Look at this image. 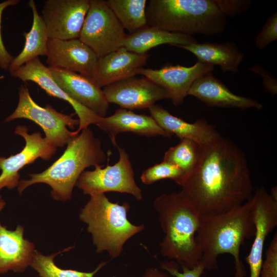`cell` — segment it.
<instances>
[{
  "mask_svg": "<svg viewBox=\"0 0 277 277\" xmlns=\"http://www.w3.org/2000/svg\"><path fill=\"white\" fill-rule=\"evenodd\" d=\"M181 186L200 216L238 207L251 198L253 191L245 153L219 133L202 146L196 166Z\"/></svg>",
  "mask_w": 277,
  "mask_h": 277,
  "instance_id": "obj_1",
  "label": "cell"
},
{
  "mask_svg": "<svg viewBox=\"0 0 277 277\" xmlns=\"http://www.w3.org/2000/svg\"><path fill=\"white\" fill-rule=\"evenodd\" d=\"M251 198L226 212L200 216L195 235L206 269H218L220 254H231L234 260V277H245V265L240 259V247L254 236L255 225Z\"/></svg>",
  "mask_w": 277,
  "mask_h": 277,
  "instance_id": "obj_2",
  "label": "cell"
},
{
  "mask_svg": "<svg viewBox=\"0 0 277 277\" xmlns=\"http://www.w3.org/2000/svg\"><path fill=\"white\" fill-rule=\"evenodd\" d=\"M153 205L165 233L160 244L161 254L182 267H195L202 257L195 240L200 215L181 191L162 194Z\"/></svg>",
  "mask_w": 277,
  "mask_h": 277,
  "instance_id": "obj_3",
  "label": "cell"
},
{
  "mask_svg": "<svg viewBox=\"0 0 277 277\" xmlns=\"http://www.w3.org/2000/svg\"><path fill=\"white\" fill-rule=\"evenodd\" d=\"M67 144L63 154L49 167L39 173L29 174V180L19 181L17 190L21 194L29 186L37 183L48 185L52 197L65 202L71 199L76 183L84 170L102 165L109 159L100 140L88 128L83 129Z\"/></svg>",
  "mask_w": 277,
  "mask_h": 277,
  "instance_id": "obj_4",
  "label": "cell"
},
{
  "mask_svg": "<svg viewBox=\"0 0 277 277\" xmlns=\"http://www.w3.org/2000/svg\"><path fill=\"white\" fill-rule=\"evenodd\" d=\"M146 16L148 26L189 35H215L227 23L215 0H149Z\"/></svg>",
  "mask_w": 277,
  "mask_h": 277,
  "instance_id": "obj_5",
  "label": "cell"
},
{
  "mask_svg": "<svg viewBox=\"0 0 277 277\" xmlns=\"http://www.w3.org/2000/svg\"><path fill=\"white\" fill-rule=\"evenodd\" d=\"M81 209L80 220L87 225L97 253L105 251L118 257L125 243L144 229V225L132 224L127 219L130 208L128 202L112 203L105 194H92Z\"/></svg>",
  "mask_w": 277,
  "mask_h": 277,
  "instance_id": "obj_6",
  "label": "cell"
},
{
  "mask_svg": "<svg viewBox=\"0 0 277 277\" xmlns=\"http://www.w3.org/2000/svg\"><path fill=\"white\" fill-rule=\"evenodd\" d=\"M74 114L67 115L59 112L52 106H40L31 97L28 88L21 85L18 90V102L15 110L8 116L5 122L17 118H26L37 124L44 131L47 142L57 147H63L78 134L70 131L79 125L78 119L73 117Z\"/></svg>",
  "mask_w": 277,
  "mask_h": 277,
  "instance_id": "obj_7",
  "label": "cell"
},
{
  "mask_svg": "<svg viewBox=\"0 0 277 277\" xmlns=\"http://www.w3.org/2000/svg\"><path fill=\"white\" fill-rule=\"evenodd\" d=\"M124 30L106 1L90 0L78 39L99 58L122 47Z\"/></svg>",
  "mask_w": 277,
  "mask_h": 277,
  "instance_id": "obj_8",
  "label": "cell"
},
{
  "mask_svg": "<svg viewBox=\"0 0 277 277\" xmlns=\"http://www.w3.org/2000/svg\"><path fill=\"white\" fill-rule=\"evenodd\" d=\"M116 147L119 159L114 165H107L104 168L97 165L93 170L84 171L75 186L85 194L116 192L131 194L140 201L142 199V190L135 181L129 156L124 149Z\"/></svg>",
  "mask_w": 277,
  "mask_h": 277,
  "instance_id": "obj_9",
  "label": "cell"
},
{
  "mask_svg": "<svg viewBox=\"0 0 277 277\" xmlns=\"http://www.w3.org/2000/svg\"><path fill=\"white\" fill-rule=\"evenodd\" d=\"M90 0H46L41 17L49 37L61 40L78 38Z\"/></svg>",
  "mask_w": 277,
  "mask_h": 277,
  "instance_id": "obj_10",
  "label": "cell"
},
{
  "mask_svg": "<svg viewBox=\"0 0 277 277\" xmlns=\"http://www.w3.org/2000/svg\"><path fill=\"white\" fill-rule=\"evenodd\" d=\"M14 133L23 137L25 146L19 153L8 157H0V190L6 187L12 189L19 182V170L26 165L33 163L37 159L47 161L56 151L57 148L50 144L41 132L28 133L25 126L18 125Z\"/></svg>",
  "mask_w": 277,
  "mask_h": 277,
  "instance_id": "obj_11",
  "label": "cell"
},
{
  "mask_svg": "<svg viewBox=\"0 0 277 277\" xmlns=\"http://www.w3.org/2000/svg\"><path fill=\"white\" fill-rule=\"evenodd\" d=\"M251 201L255 232L245 260L249 267L250 277H260L265 240L277 226V201L264 187H261L255 190Z\"/></svg>",
  "mask_w": 277,
  "mask_h": 277,
  "instance_id": "obj_12",
  "label": "cell"
},
{
  "mask_svg": "<svg viewBox=\"0 0 277 277\" xmlns=\"http://www.w3.org/2000/svg\"><path fill=\"white\" fill-rule=\"evenodd\" d=\"M214 66L197 62L191 66L167 64L159 69L141 68L136 74L143 75L166 92L175 106L181 105L194 82L202 75L212 72Z\"/></svg>",
  "mask_w": 277,
  "mask_h": 277,
  "instance_id": "obj_13",
  "label": "cell"
},
{
  "mask_svg": "<svg viewBox=\"0 0 277 277\" xmlns=\"http://www.w3.org/2000/svg\"><path fill=\"white\" fill-rule=\"evenodd\" d=\"M103 91L109 104L130 110L149 108L168 98L164 89L146 77H128L104 87Z\"/></svg>",
  "mask_w": 277,
  "mask_h": 277,
  "instance_id": "obj_14",
  "label": "cell"
},
{
  "mask_svg": "<svg viewBox=\"0 0 277 277\" xmlns=\"http://www.w3.org/2000/svg\"><path fill=\"white\" fill-rule=\"evenodd\" d=\"M46 63L49 67L77 73L91 80L98 57L78 38H49Z\"/></svg>",
  "mask_w": 277,
  "mask_h": 277,
  "instance_id": "obj_15",
  "label": "cell"
},
{
  "mask_svg": "<svg viewBox=\"0 0 277 277\" xmlns=\"http://www.w3.org/2000/svg\"><path fill=\"white\" fill-rule=\"evenodd\" d=\"M11 76L23 82L31 81L36 83L46 93L53 97L68 102L77 115L79 125L76 131L78 133L91 124H95L101 116L71 98L54 81L48 67H46L36 57L15 70L10 72Z\"/></svg>",
  "mask_w": 277,
  "mask_h": 277,
  "instance_id": "obj_16",
  "label": "cell"
},
{
  "mask_svg": "<svg viewBox=\"0 0 277 277\" xmlns=\"http://www.w3.org/2000/svg\"><path fill=\"white\" fill-rule=\"evenodd\" d=\"M48 68L54 81L71 98L98 116H106L109 103L102 88L95 85L90 79L77 73Z\"/></svg>",
  "mask_w": 277,
  "mask_h": 277,
  "instance_id": "obj_17",
  "label": "cell"
},
{
  "mask_svg": "<svg viewBox=\"0 0 277 277\" xmlns=\"http://www.w3.org/2000/svg\"><path fill=\"white\" fill-rule=\"evenodd\" d=\"M148 57L147 53L137 54L121 47L98 58L91 81L102 88L134 76L137 70L145 64Z\"/></svg>",
  "mask_w": 277,
  "mask_h": 277,
  "instance_id": "obj_18",
  "label": "cell"
},
{
  "mask_svg": "<svg viewBox=\"0 0 277 277\" xmlns=\"http://www.w3.org/2000/svg\"><path fill=\"white\" fill-rule=\"evenodd\" d=\"M188 95H192L206 105L222 108L241 109H262L263 106L258 101L232 92L212 72L206 73L196 79L191 86Z\"/></svg>",
  "mask_w": 277,
  "mask_h": 277,
  "instance_id": "obj_19",
  "label": "cell"
},
{
  "mask_svg": "<svg viewBox=\"0 0 277 277\" xmlns=\"http://www.w3.org/2000/svg\"><path fill=\"white\" fill-rule=\"evenodd\" d=\"M95 125L108 134L112 145L116 147L118 146L116 138L121 133L131 132L147 137L172 136L163 130L151 116L136 114L123 108L117 109L110 116L101 117Z\"/></svg>",
  "mask_w": 277,
  "mask_h": 277,
  "instance_id": "obj_20",
  "label": "cell"
},
{
  "mask_svg": "<svg viewBox=\"0 0 277 277\" xmlns=\"http://www.w3.org/2000/svg\"><path fill=\"white\" fill-rule=\"evenodd\" d=\"M24 231L21 225L10 230L0 223V274L9 271L21 273L30 266L35 246L24 239Z\"/></svg>",
  "mask_w": 277,
  "mask_h": 277,
  "instance_id": "obj_21",
  "label": "cell"
},
{
  "mask_svg": "<svg viewBox=\"0 0 277 277\" xmlns=\"http://www.w3.org/2000/svg\"><path fill=\"white\" fill-rule=\"evenodd\" d=\"M148 109L151 116L163 130L171 135H175L180 140H190L203 146L219 133L205 120L200 119L190 123L155 104Z\"/></svg>",
  "mask_w": 277,
  "mask_h": 277,
  "instance_id": "obj_22",
  "label": "cell"
},
{
  "mask_svg": "<svg viewBox=\"0 0 277 277\" xmlns=\"http://www.w3.org/2000/svg\"><path fill=\"white\" fill-rule=\"evenodd\" d=\"M193 54L197 62L214 66L218 65L224 72L237 73L244 59L243 52L234 43L197 42L186 45H175Z\"/></svg>",
  "mask_w": 277,
  "mask_h": 277,
  "instance_id": "obj_23",
  "label": "cell"
},
{
  "mask_svg": "<svg viewBox=\"0 0 277 277\" xmlns=\"http://www.w3.org/2000/svg\"><path fill=\"white\" fill-rule=\"evenodd\" d=\"M196 42L191 35L170 32L147 26L126 35L122 47L129 51L143 54L147 53L150 49L163 44L186 45Z\"/></svg>",
  "mask_w": 277,
  "mask_h": 277,
  "instance_id": "obj_24",
  "label": "cell"
},
{
  "mask_svg": "<svg viewBox=\"0 0 277 277\" xmlns=\"http://www.w3.org/2000/svg\"><path fill=\"white\" fill-rule=\"evenodd\" d=\"M28 6L33 15V22L31 29L24 33L25 42L22 51L11 62L9 71L15 70L28 62L39 56H46L47 44L49 38L45 24L39 15L35 2L30 0Z\"/></svg>",
  "mask_w": 277,
  "mask_h": 277,
  "instance_id": "obj_25",
  "label": "cell"
},
{
  "mask_svg": "<svg viewBox=\"0 0 277 277\" xmlns=\"http://www.w3.org/2000/svg\"><path fill=\"white\" fill-rule=\"evenodd\" d=\"M146 0H107L112 10L124 29L129 34L147 26Z\"/></svg>",
  "mask_w": 277,
  "mask_h": 277,
  "instance_id": "obj_26",
  "label": "cell"
},
{
  "mask_svg": "<svg viewBox=\"0 0 277 277\" xmlns=\"http://www.w3.org/2000/svg\"><path fill=\"white\" fill-rule=\"evenodd\" d=\"M202 148V146L194 141L181 139L178 144L170 147L165 152L163 161L177 167L187 176L196 166Z\"/></svg>",
  "mask_w": 277,
  "mask_h": 277,
  "instance_id": "obj_27",
  "label": "cell"
},
{
  "mask_svg": "<svg viewBox=\"0 0 277 277\" xmlns=\"http://www.w3.org/2000/svg\"><path fill=\"white\" fill-rule=\"evenodd\" d=\"M71 248H67L49 255H43L35 250L30 266L37 271L41 277H93L95 273L106 264L105 262L100 263L97 268L91 272L63 269L57 267L54 262V258L59 253L67 251Z\"/></svg>",
  "mask_w": 277,
  "mask_h": 277,
  "instance_id": "obj_28",
  "label": "cell"
},
{
  "mask_svg": "<svg viewBox=\"0 0 277 277\" xmlns=\"http://www.w3.org/2000/svg\"><path fill=\"white\" fill-rule=\"evenodd\" d=\"M186 176V174L181 169L163 161L145 170L141 176V180L145 185H150L169 179L181 186Z\"/></svg>",
  "mask_w": 277,
  "mask_h": 277,
  "instance_id": "obj_29",
  "label": "cell"
},
{
  "mask_svg": "<svg viewBox=\"0 0 277 277\" xmlns=\"http://www.w3.org/2000/svg\"><path fill=\"white\" fill-rule=\"evenodd\" d=\"M277 39V13L269 16L255 39L256 47L260 50L265 49L269 44Z\"/></svg>",
  "mask_w": 277,
  "mask_h": 277,
  "instance_id": "obj_30",
  "label": "cell"
},
{
  "mask_svg": "<svg viewBox=\"0 0 277 277\" xmlns=\"http://www.w3.org/2000/svg\"><path fill=\"white\" fill-rule=\"evenodd\" d=\"M260 277H277V233L274 235L265 253Z\"/></svg>",
  "mask_w": 277,
  "mask_h": 277,
  "instance_id": "obj_31",
  "label": "cell"
},
{
  "mask_svg": "<svg viewBox=\"0 0 277 277\" xmlns=\"http://www.w3.org/2000/svg\"><path fill=\"white\" fill-rule=\"evenodd\" d=\"M161 268L175 277H201L206 270L205 266L202 260L197 265L192 269L182 267V272L179 271L178 263L174 261L163 262Z\"/></svg>",
  "mask_w": 277,
  "mask_h": 277,
  "instance_id": "obj_32",
  "label": "cell"
},
{
  "mask_svg": "<svg viewBox=\"0 0 277 277\" xmlns=\"http://www.w3.org/2000/svg\"><path fill=\"white\" fill-rule=\"evenodd\" d=\"M19 0H6L0 3V68L7 70L14 57L7 51L3 42L1 34V21L3 11L7 8L19 4Z\"/></svg>",
  "mask_w": 277,
  "mask_h": 277,
  "instance_id": "obj_33",
  "label": "cell"
},
{
  "mask_svg": "<svg viewBox=\"0 0 277 277\" xmlns=\"http://www.w3.org/2000/svg\"><path fill=\"white\" fill-rule=\"evenodd\" d=\"M215 2L220 10L226 16L243 13L250 6V2L247 1L215 0Z\"/></svg>",
  "mask_w": 277,
  "mask_h": 277,
  "instance_id": "obj_34",
  "label": "cell"
},
{
  "mask_svg": "<svg viewBox=\"0 0 277 277\" xmlns=\"http://www.w3.org/2000/svg\"><path fill=\"white\" fill-rule=\"evenodd\" d=\"M249 69L260 75L263 78V85L268 93L275 95L277 93L276 80L272 78L266 71L259 65H255Z\"/></svg>",
  "mask_w": 277,
  "mask_h": 277,
  "instance_id": "obj_35",
  "label": "cell"
},
{
  "mask_svg": "<svg viewBox=\"0 0 277 277\" xmlns=\"http://www.w3.org/2000/svg\"><path fill=\"white\" fill-rule=\"evenodd\" d=\"M144 277H169L156 269H149L147 270Z\"/></svg>",
  "mask_w": 277,
  "mask_h": 277,
  "instance_id": "obj_36",
  "label": "cell"
},
{
  "mask_svg": "<svg viewBox=\"0 0 277 277\" xmlns=\"http://www.w3.org/2000/svg\"><path fill=\"white\" fill-rule=\"evenodd\" d=\"M270 195L275 200L277 201V188L276 186H274L272 188L270 192Z\"/></svg>",
  "mask_w": 277,
  "mask_h": 277,
  "instance_id": "obj_37",
  "label": "cell"
},
{
  "mask_svg": "<svg viewBox=\"0 0 277 277\" xmlns=\"http://www.w3.org/2000/svg\"><path fill=\"white\" fill-rule=\"evenodd\" d=\"M6 203L3 200L0 202V212L3 209Z\"/></svg>",
  "mask_w": 277,
  "mask_h": 277,
  "instance_id": "obj_38",
  "label": "cell"
},
{
  "mask_svg": "<svg viewBox=\"0 0 277 277\" xmlns=\"http://www.w3.org/2000/svg\"><path fill=\"white\" fill-rule=\"evenodd\" d=\"M3 201L2 200V196L0 195V202Z\"/></svg>",
  "mask_w": 277,
  "mask_h": 277,
  "instance_id": "obj_39",
  "label": "cell"
}]
</instances>
